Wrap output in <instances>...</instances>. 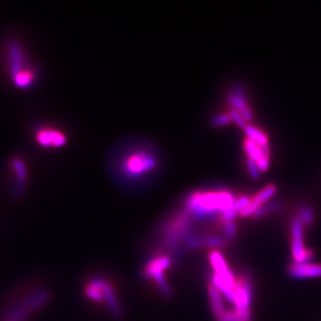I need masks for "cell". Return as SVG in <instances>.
I'll list each match as a JSON object with an SVG mask.
<instances>
[{
  "label": "cell",
  "mask_w": 321,
  "mask_h": 321,
  "mask_svg": "<svg viewBox=\"0 0 321 321\" xmlns=\"http://www.w3.org/2000/svg\"><path fill=\"white\" fill-rule=\"evenodd\" d=\"M244 131H246L248 140L252 141L253 143L257 144L258 146L264 147V146L268 145V140H267L266 134L260 129L256 128L255 126L248 125L246 128H244Z\"/></svg>",
  "instance_id": "obj_14"
},
{
  "label": "cell",
  "mask_w": 321,
  "mask_h": 321,
  "mask_svg": "<svg viewBox=\"0 0 321 321\" xmlns=\"http://www.w3.org/2000/svg\"><path fill=\"white\" fill-rule=\"evenodd\" d=\"M281 208V206H280V204L279 203H271V204H268V205H266L265 207H261V208H259L254 214H253V218L254 219H260V218H262V217H265L267 213H269V212H274V211H277V210H279Z\"/></svg>",
  "instance_id": "obj_15"
},
{
  "label": "cell",
  "mask_w": 321,
  "mask_h": 321,
  "mask_svg": "<svg viewBox=\"0 0 321 321\" xmlns=\"http://www.w3.org/2000/svg\"><path fill=\"white\" fill-rule=\"evenodd\" d=\"M291 253L295 263L310 262L314 253L307 250L303 244V224L299 218H294L291 222Z\"/></svg>",
  "instance_id": "obj_4"
},
{
  "label": "cell",
  "mask_w": 321,
  "mask_h": 321,
  "mask_svg": "<svg viewBox=\"0 0 321 321\" xmlns=\"http://www.w3.org/2000/svg\"><path fill=\"white\" fill-rule=\"evenodd\" d=\"M251 198L248 196H241L238 200L234 202V204L229 208L227 211L222 213V220L224 223H229L233 222L235 217H237L238 214H241V212L247 208V206L250 204Z\"/></svg>",
  "instance_id": "obj_13"
},
{
  "label": "cell",
  "mask_w": 321,
  "mask_h": 321,
  "mask_svg": "<svg viewBox=\"0 0 321 321\" xmlns=\"http://www.w3.org/2000/svg\"><path fill=\"white\" fill-rule=\"evenodd\" d=\"M288 274L296 280L313 279L321 277V264L307 263H292L288 268Z\"/></svg>",
  "instance_id": "obj_6"
},
{
  "label": "cell",
  "mask_w": 321,
  "mask_h": 321,
  "mask_svg": "<svg viewBox=\"0 0 321 321\" xmlns=\"http://www.w3.org/2000/svg\"><path fill=\"white\" fill-rule=\"evenodd\" d=\"M236 231H237V227L234 222L225 223L224 234H225V237L227 240L232 241L236 235Z\"/></svg>",
  "instance_id": "obj_17"
},
{
  "label": "cell",
  "mask_w": 321,
  "mask_h": 321,
  "mask_svg": "<svg viewBox=\"0 0 321 321\" xmlns=\"http://www.w3.org/2000/svg\"><path fill=\"white\" fill-rule=\"evenodd\" d=\"M232 193L228 191L195 192L187 201V210L195 219L207 220L224 213L234 204Z\"/></svg>",
  "instance_id": "obj_1"
},
{
  "label": "cell",
  "mask_w": 321,
  "mask_h": 321,
  "mask_svg": "<svg viewBox=\"0 0 321 321\" xmlns=\"http://www.w3.org/2000/svg\"><path fill=\"white\" fill-rule=\"evenodd\" d=\"M205 246H208L214 250L221 249L225 246V240L219 236H207L204 238Z\"/></svg>",
  "instance_id": "obj_16"
},
{
  "label": "cell",
  "mask_w": 321,
  "mask_h": 321,
  "mask_svg": "<svg viewBox=\"0 0 321 321\" xmlns=\"http://www.w3.org/2000/svg\"><path fill=\"white\" fill-rule=\"evenodd\" d=\"M253 287L250 278L241 277L234 288V305L239 321H251V302Z\"/></svg>",
  "instance_id": "obj_3"
},
{
  "label": "cell",
  "mask_w": 321,
  "mask_h": 321,
  "mask_svg": "<svg viewBox=\"0 0 321 321\" xmlns=\"http://www.w3.org/2000/svg\"><path fill=\"white\" fill-rule=\"evenodd\" d=\"M217 318L218 321H239V318L235 311H226L224 314Z\"/></svg>",
  "instance_id": "obj_22"
},
{
  "label": "cell",
  "mask_w": 321,
  "mask_h": 321,
  "mask_svg": "<svg viewBox=\"0 0 321 321\" xmlns=\"http://www.w3.org/2000/svg\"><path fill=\"white\" fill-rule=\"evenodd\" d=\"M37 140L43 147H59L65 144L66 137L53 129H43L37 134Z\"/></svg>",
  "instance_id": "obj_10"
},
{
  "label": "cell",
  "mask_w": 321,
  "mask_h": 321,
  "mask_svg": "<svg viewBox=\"0 0 321 321\" xmlns=\"http://www.w3.org/2000/svg\"><path fill=\"white\" fill-rule=\"evenodd\" d=\"M209 258H210V262L212 264V267H213L214 271H216L214 273H218L219 276H221L229 281L235 282L232 271L229 269L224 257L222 256V254L220 252H218L216 250L212 251L209 254Z\"/></svg>",
  "instance_id": "obj_11"
},
{
  "label": "cell",
  "mask_w": 321,
  "mask_h": 321,
  "mask_svg": "<svg viewBox=\"0 0 321 321\" xmlns=\"http://www.w3.org/2000/svg\"><path fill=\"white\" fill-rule=\"evenodd\" d=\"M276 193V186L274 185H268L265 188H263L261 191H259L253 198H251L250 204L247 206V208L244 209L240 216L246 218L253 216V214L263 206L264 203H266L270 197H272Z\"/></svg>",
  "instance_id": "obj_7"
},
{
  "label": "cell",
  "mask_w": 321,
  "mask_h": 321,
  "mask_svg": "<svg viewBox=\"0 0 321 321\" xmlns=\"http://www.w3.org/2000/svg\"><path fill=\"white\" fill-rule=\"evenodd\" d=\"M247 162H248V169H249V173L251 177L254 179H258L260 177V173H261V171H260L258 166V163L250 157H248Z\"/></svg>",
  "instance_id": "obj_21"
},
{
  "label": "cell",
  "mask_w": 321,
  "mask_h": 321,
  "mask_svg": "<svg viewBox=\"0 0 321 321\" xmlns=\"http://www.w3.org/2000/svg\"><path fill=\"white\" fill-rule=\"evenodd\" d=\"M231 118L228 115H220L212 120V125L214 127H222L231 123Z\"/></svg>",
  "instance_id": "obj_20"
},
{
  "label": "cell",
  "mask_w": 321,
  "mask_h": 321,
  "mask_svg": "<svg viewBox=\"0 0 321 321\" xmlns=\"http://www.w3.org/2000/svg\"><path fill=\"white\" fill-rule=\"evenodd\" d=\"M229 116H230V118H231V120L234 122V123L238 126V127H240V128H246L247 126H248V124H247V121L244 120V118L237 112V111H235V110H231L230 111V113H229Z\"/></svg>",
  "instance_id": "obj_18"
},
{
  "label": "cell",
  "mask_w": 321,
  "mask_h": 321,
  "mask_svg": "<svg viewBox=\"0 0 321 321\" xmlns=\"http://www.w3.org/2000/svg\"><path fill=\"white\" fill-rule=\"evenodd\" d=\"M172 262V258L166 256H160L150 260L149 263L146 265L144 269V276L149 280H153L156 284H158L159 291L162 293L164 297H171L173 295L172 289L169 286V284H167L164 277V271L171 266Z\"/></svg>",
  "instance_id": "obj_2"
},
{
  "label": "cell",
  "mask_w": 321,
  "mask_h": 321,
  "mask_svg": "<svg viewBox=\"0 0 321 321\" xmlns=\"http://www.w3.org/2000/svg\"><path fill=\"white\" fill-rule=\"evenodd\" d=\"M299 220L301 221V223L303 225H310L312 224L313 220H314V216H313V212L310 208L305 207L303 208L301 211H300V214H299Z\"/></svg>",
  "instance_id": "obj_19"
},
{
  "label": "cell",
  "mask_w": 321,
  "mask_h": 321,
  "mask_svg": "<svg viewBox=\"0 0 321 321\" xmlns=\"http://www.w3.org/2000/svg\"><path fill=\"white\" fill-rule=\"evenodd\" d=\"M156 161L146 152L133 153L124 162L125 173L130 176H140L155 167Z\"/></svg>",
  "instance_id": "obj_5"
},
{
  "label": "cell",
  "mask_w": 321,
  "mask_h": 321,
  "mask_svg": "<svg viewBox=\"0 0 321 321\" xmlns=\"http://www.w3.org/2000/svg\"><path fill=\"white\" fill-rule=\"evenodd\" d=\"M228 101L233 107V110L237 111L247 122L253 120V113L251 112L250 107L247 104L246 94H244V91L241 87H236L234 89V93L229 95Z\"/></svg>",
  "instance_id": "obj_8"
},
{
  "label": "cell",
  "mask_w": 321,
  "mask_h": 321,
  "mask_svg": "<svg viewBox=\"0 0 321 321\" xmlns=\"http://www.w3.org/2000/svg\"><path fill=\"white\" fill-rule=\"evenodd\" d=\"M208 294H209L210 304H211L213 314L217 317L224 314L226 312V309H225V304H224L221 291L212 283L208 285Z\"/></svg>",
  "instance_id": "obj_12"
},
{
  "label": "cell",
  "mask_w": 321,
  "mask_h": 321,
  "mask_svg": "<svg viewBox=\"0 0 321 321\" xmlns=\"http://www.w3.org/2000/svg\"><path fill=\"white\" fill-rule=\"evenodd\" d=\"M244 150H246L248 157L254 159L257 163L259 169L261 172H266L269 166V158L266 157L263 153L262 147L258 146L257 144L253 143L250 140L244 141Z\"/></svg>",
  "instance_id": "obj_9"
}]
</instances>
